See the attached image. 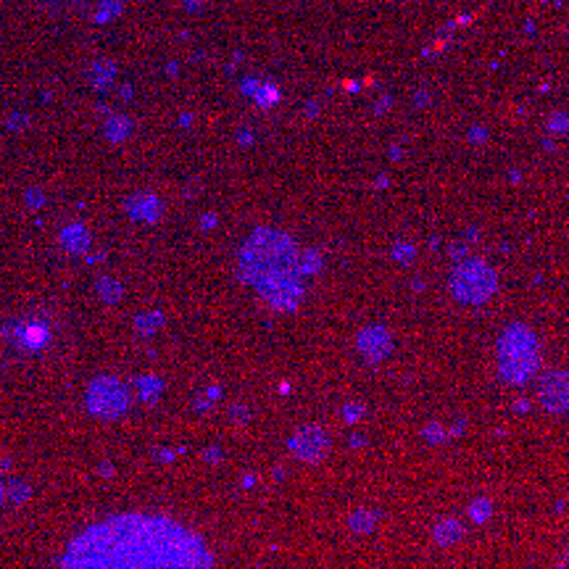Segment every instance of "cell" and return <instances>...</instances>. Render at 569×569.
I'll return each instance as SVG.
<instances>
[{
	"mask_svg": "<svg viewBox=\"0 0 569 569\" xmlns=\"http://www.w3.org/2000/svg\"><path fill=\"white\" fill-rule=\"evenodd\" d=\"M58 569H216L190 527L159 514H116L82 529Z\"/></svg>",
	"mask_w": 569,
	"mask_h": 569,
	"instance_id": "cell-1",
	"label": "cell"
},
{
	"mask_svg": "<svg viewBox=\"0 0 569 569\" xmlns=\"http://www.w3.org/2000/svg\"><path fill=\"white\" fill-rule=\"evenodd\" d=\"M462 525L459 522H443V525H437V529H435V538H437V543H443V545H448V543H456L459 538H462Z\"/></svg>",
	"mask_w": 569,
	"mask_h": 569,
	"instance_id": "cell-2",
	"label": "cell"
},
{
	"mask_svg": "<svg viewBox=\"0 0 569 569\" xmlns=\"http://www.w3.org/2000/svg\"><path fill=\"white\" fill-rule=\"evenodd\" d=\"M485 516H488V503H477V506H475V519H480V522H482Z\"/></svg>",
	"mask_w": 569,
	"mask_h": 569,
	"instance_id": "cell-3",
	"label": "cell"
}]
</instances>
